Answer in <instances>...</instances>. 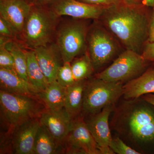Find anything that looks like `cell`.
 Returning <instances> with one entry per match:
<instances>
[{"mask_svg":"<svg viewBox=\"0 0 154 154\" xmlns=\"http://www.w3.org/2000/svg\"><path fill=\"white\" fill-rule=\"evenodd\" d=\"M13 55L15 70L18 74L28 82L27 75V57L25 50L22 49L17 42L11 39L5 45Z\"/></svg>","mask_w":154,"mask_h":154,"instance_id":"7402d4cb","label":"cell"},{"mask_svg":"<svg viewBox=\"0 0 154 154\" xmlns=\"http://www.w3.org/2000/svg\"><path fill=\"white\" fill-rule=\"evenodd\" d=\"M0 68L15 70L13 55L5 46H0Z\"/></svg>","mask_w":154,"mask_h":154,"instance_id":"484cf974","label":"cell"},{"mask_svg":"<svg viewBox=\"0 0 154 154\" xmlns=\"http://www.w3.org/2000/svg\"><path fill=\"white\" fill-rule=\"evenodd\" d=\"M71 65L76 82L88 79L95 71L88 51L75 58Z\"/></svg>","mask_w":154,"mask_h":154,"instance_id":"603a6c76","label":"cell"},{"mask_svg":"<svg viewBox=\"0 0 154 154\" xmlns=\"http://www.w3.org/2000/svg\"><path fill=\"white\" fill-rule=\"evenodd\" d=\"M66 88L57 81L49 83L47 88L39 92L37 96L41 99L46 109L57 110L64 107Z\"/></svg>","mask_w":154,"mask_h":154,"instance_id":"ffe728a7","label":"cell"},{"mask_svg":"<svg viewBox=\"0 0 154 154\" xmlns=\"http://www.w3.org/2000/svg\"><path fill=\"white\" fill-rule=\"evenodd\" d=\"M109 146L115 153L118 154H141L118 136L112 138Z\"/></svg>","mask_w":154,"mask_h":154,"instance_id":"d4e9b609","label":"cell"},{"mask_svg":"<svg viewBox=\"0 0 154 154\" xmlns=\"http://www.w3.org/2000/svg\"><path fill=\"white\" fill-rule=\"evenodd\" d=\"M33 50L35 51L38 65L48 82L56 81L58 70L63 64L56 43L51 42Z\"/></svg>","mask_w":154,"mask_h":154,"instance_id":"5bb4252c","label":"cell"},{"mask_svg":"<svg viewBox=\"0 0 154 154\" xmlns=\"http://www.w3.org/2000/svg\"><path fill=\"white\" fill-rule=\"evenodd\" d=\"M100 154H113L115 153L110 148V146H98Z\"/></svg>","mask_w":154,"mask_h":154,"instance_id":"1f68e13d","label":"cell"},{"mask_svg":"<svg viewBox=\"0 0 154 154\" xmlns=\"http://www.w3.org/2000/svg\"><path fill=\"white\" fill-rule=\"evenodd\" d=\"M40 125L39 119H33L13 130L11 143L14 154H33L35 137Z\"/></svg>","mask_w":154,"mask_h":154,"instance_id":"7c38bea8","label":"cell"},{"mask_svg":"<svg viewBox=\"0 0 154 154\" xmlns=\"http://www.w3.org/2000/svg\"><path fill=\"white\" fill-rule=\"evenodd\" d=\"M142 3L149 8H152L154 6V0H141Z\"/></svg>","mask_w":154,"mask_h":154,"instance_id":"836d02e7","label":"cell"},{"mask_svg":"<svg viewBox=\"0 0 154 154\" xmlns=\"http://www.w3.org/2000/svg\"><path fill=\"white\" fill-rule=\"evenodd\" d=\"M0 88L2 91L24 96H37L39 93L13 69L0 68Z\"/></svg>","mask_w":154,"mask_h":154,"instance_id":"2e32d148","label":"cell"},{"mask_svg":"<svg viewBox=\"0 0 154 154\" xmlns=\"http://www.w3.org/2000/svg\"><path fill=\"white\" fill-rule=\"evenodd\" d=\"M143 3L105 7L98 20L124 48L141 54L149 38L150 15Z\"/></svg>","mask_w":154,"mask_h":154,"instance_id":"7a4b0ae2","label":"cell"},{"mask_svg":"<svg viewBox=\"0 0 154 154\" xmlns=\"http://www.w3.org/2000/svg\"><path fill=\"white\" fill-rule=\"evenodd\" d=\"M58 17L75 19L99 20L105 7L90 5L78 0H57L48 6Z\"/></svg>","mask_w":154,"mask_h":154,"instance_id":"30bf717a","label":"cell"},{"mask_svg":"<svg viewBox=\"0 0 154 154\" xmlns=\"http://www.w3.org/2000/svg\"><path fill=\"white\" fill-rule=\"evenodd\" d=\"M141 55L146 60L150 63L154 61V41L146 43Z\"/></svg>","mask_w":154,"mask_h":154,"instance_id":"83f0119b","label":"cell"},{"mask_svg":"<svg viewBox=\"0 0 154 154\" xmlns=\"http://www.w3.org/2000/svg\"><path fill=\"white\" fill-rule=\"evenodd\" d=\"M116 105H108L99 113L91 115L90 118L86 122L88 128L98 146H109L112 140L113 137L109 119Z\"/></svg>","mask_w":154,"mask_h":154,"instance_id":"9a60e30c","label":"cell"},{"mask_svg":"<svg viewBox=\"0 0 154 154\" xmlns=\"http://www.w3.org/2000/svg\"><path fill=\"white\" fill-rule=\"evenodd\" d=\"M0 34L10 38H15L17 35L5 20L0 17Z\"/></svg>","mask_w":154,"mask_h":154,"instance_id":"4316f807","label":"cell"},{"mask_svg":"<svg viewBox=\"0 0 154 154\" xmlns=\"http://www.w3.org/2000/svg\"><path fill=\"white\" fill-rule=\"evenodd\" d=\"M90 26L87 35L88 52L95 71L113 62L123 51L115 37L99 22Z\"/></svg>","mask_w":154,"mask_h":154,"instance_id":"5b68a950","label":"cell"},{"mask_svg":"<svg viewBox=\"0 0 154 154\" xmlns=\"http://www.w3.org/2000/svg\"><path fill=\"white\" fill-rule=\"evenodd\" d=\"M62 144L44 125L41 124L35 137L33 154L60 153L63 149Z\"/></svg>","mask_w":154,"mask_h":154,"instance_id":"d6986e66","label":"cell"},{"mask_svg":"<svg viewBox=\"0 0 154 154\" xmlns=\"http://www.w3.org/2000/svg\"><path fill=\"white\" fill-rule=\"evenodd\" d=\"M125 2L130 5L141 4L142 3L141 0H123Z\"/></svg>","mask_w":154,"mask_h":154,"instance_id":"e575fe53","label":"cell"},{"mask_svg":"<svg viewBox=\"0 0 154 154\" xmlns=\"http://www.w3.org/2000/svg\"><path fill=\"white\" fill-rule=\"evenodd\" d=\"M87 80L77 81L66 88L64 108L72 119L83 111V97Z\"/></svg>","mask_w":154,"mask_h":154,"instance_id":"ac0fdd59","label":"cell"},{"mask_svg":"<svg viewBox=\"0 0 154 154\" xmlns=\"http://www.w3.org/2000/svg\"><path fill=\"white\" fill-rule=\"evenodd\" d=\"M152 8V11L150 18L149 38L147 42H152L154 41V6Z\"/></svg>","mask_w":154,"mask_h":154,"instance_id":"f546056e","label":"cell"},{"mask_svg":"<svg viewBox=\"0 0 154 154\" xmlns=\"http://www.w3.org/2000/svg\"><path fill=\"white\" fill-rule=\"evenodd\" d=\"M31 6L27 0H0V17L21 36Z\"/></svg>","mask_w":154,"mask_h":154,"instance_id":"8fae6325","label":"cell"},{"mask_svg":"<svg viewBox=\"0 0 154 154\" xmlns=\"http://www.w3.org/2000/svg\"><path fill=\"white\" fill-rule=\"evenodd\" d=\"M2 117L11 129L39 118L46 108L38 96H24L0 91Z\"/></svg>","mask_w":154,"mask_h":154,"instance_id":"277c9868","label":"cell"},{"mask_svg":"<svg viewBox=\"0 0 154 154\" xmlns=\"http://www.w3.org/2000/svg\"><path fill=\"white\" fill-rule=\"evenodd\" d=\"M38 119L40 124L44 125L57 140L63 143L68 134L72 120L65 108L46 109Z\"/></svg>","mask_w":154,"mask_h":154,"instance_id":"4fadbf2b","label":"cell"},{"mask_svg":"<svg viewBox=\"0 0 154 154\" xmlns=\"http://www.w3.org/2000/svg\"><path fill=\"white\" fill-rule=\"evenodd\" d=\"M27 57V75L28 82L38 92L47 88L49 83L42 72L33 49L25 50Z\"/></svg>","mask_w":154,"mask_h":154,"instance_id":"44dd1931","label":"cell"},{"mask_svg":"<svg viewBox=\"0 0 154 154\" xmlns=\"http://www.w3.org/2000/svg\"><path fill=\"white\" fill-rule=\"evenodd\" d=\"M152 65V66H154V61L152 62L151 63Z\"/></svg>","mask_w":154,"mask_h":154,"instance_id":"d590c367","label":"cell"},{"mask_svg":"<svg viewBox=\"0 0 154 154\" xmlns=\"http://www.w3.org/2000/svg\"><path fill=\"white\" fill-rule=\"evenodd\" d=\"M59 17L48 7L32 5L21 35L26 46L34 49L52 42Z\"/></svg>","mask_w":154,"mask_h":154,"instance_id":"3957f363","label":"cell"},{"mask_svg":"<svg viewBox=\"0 0 154 154\" xmlns=\"http://www.w3.org/2000/svg\"><path fill=\"white\" fill-rule=\"evenodd\" d=\"M56 81L65 88L71 86L75 82L72 71L71 63H64L60 67L57 74Z\"/></svg>","mask_w":154,"mask_h":154,"instance_id":"cb8c5ba5","label":"cell"},{"mask_svg":"<svg viewBox=\"0 0 154 154\" xmlns=\"http://www.w3.org/2000/svg\"><path fill=\"white\" fill-rule=\"evenodd\" d=\"M123 85L121 82H108L96 77L87 81L83 97V112L93 115L106 106L116 105L123 96Z\"/></svg>","mask_w":154,"mask_h":154,"instance_id":"52a82bcc","label":"cell"},{"mask_svg":"<svg viewBox=\"0 0 154 154\" xmlns=\"http://www.w3.org/2000/svg\"><path fill=\"white\" fill-rule=\"evenodd\" d=\"M90 26L85 19H76L62 24L56 31V43L64 63H71L88 51L87 35Z\"/></svg>","mask_w":154,"mask_h":154,"instance_id":"8992f818","label":"cell"},{"mask_svg":"<svg viewBox=\"0 0 154 154\" xmlns=\"http://www.w3.org/2000/svg\"><path fill=\"white\" fill-rule=\"evenodd\" d=\"M65 141L66 153L100 154L98 144L82 116H79L72 120Z\"/></svg>","mask_w":154,"mask_h":154,"instance_id":"9c48e42d","label":"cell"},{"mask_svg":"<svg viewBox=\"0 0 154 154\" xmlns=\"http://www.w3.org/2000/svg\"><path fill=\"white\" fill-rule=\"evenodd\" d=\"M151 63L146 60L140 54L125 49L104 69L95 77L108 82L125 84L139 76Z\"/></svg>","mask_w":154,"mask_h":154,"instance_id":"ba28073f","label":"cell"},{"mask_svg":"<svg viewBox=\"0 0 154 154\" xmlns=\"http://www.w3.org/2000/svg\"><path fill=\"white\" fill-rule=\"evenodd\" d=\"M32 5L48 7L57 0H27Z\"/></svg>","mask_w":154,"mask_h":154,"instance_id":"4dcf8cb0","label":"cell"},{"mask_svg":"<svg viewBox=\"0 0 154 154\" xmlns=\"http://www.w3.org/2000/svg\"><path fill=\"white\" fill-rule=\"evenodd\" d=\"M146 101L151 104L154 106V94H145L141 96Z\"/></svg>","mask_w":154,"mask_h":154,"instance_id":"d6a6232c","label":"cell"},{"mask_svg":"<svg viewBox=\"0 0 154 154\" xmlns=\"http://www.w3.org/2000/svg\"><path fill=\"white\" fill-rule=\"evenodd\" d=\"M82 2L90 4V5H95L103 6V7H109V6L117 5L123 2V0H78Z\"/></svg>","mask_w":154,"mask_h":154,"instance_id":"f1b7e54d","label":"cell"},{"mask_svg":"<svg viewBox=\"0 0 154 154\" xmlns=\"http://www.w3.org/2000/svg\"><path fill=\"white\" fill-rule=\"evenodd\" d=\"M149 94H154V66H152L149 67L139 76L123 85V99H136Z\"/></svg>","mask_w":154,"mask_h":154,"instance_id":"e0dca14e","label":"cell"},{"mask_svg":"<svg viewBox=\"0 0 154 154\" xmlns=\"http://www.w3.org/2000/svg\"><path fill=\"white\" fill-rule=\"evenodd\" d=\"M116 105L110 129L140 154L154 152V106L141 97Z\"/></svg>","mask_w":154,"mask_h":154,"instance_id":"6da1fadb","label":"cell"}]
</instances>
